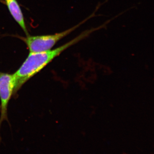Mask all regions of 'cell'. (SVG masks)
I'll return each mask as SVG.
<instances>
[{
	"mask_svg": "<svg viewBox=\"0 0 154 154\" xmlns=\"http://www.w3.org/2000/svg\"><path fill=\"white\" fill-rule=\"evenodd\" d=\"M105 27V24H103L99 27L85 30L70 41L54 49L42 52H30L22 65L13 74L15 83L14 94H17L28 80L42 70L65 50L88 37L91 33Z\"/></svg>",
	"mask_w": 154,
	"mask_h": 154,
	"instance_id": "obj_1",
	"label": "cell"
},
{
	"mask_svg": "<svg viewBox=\"0 0 154 154\" xmlns=\"http://www.w3.org/2000/svg\"><path fill=\"white\" fill-rule=\"evenodd\" d=\"M99 8V6H97L94 13L90 16L73 27L62 32L48 35L38 36H30L28 35L26 37H21V38L27 45L30 52H42L49 50L52 49L61 39L70 34L91 18L96 17V12Z\"/></svg>",
	"mask_w": 154,
	"mask_h": 154,
	"instance_id": "obj_2",
	"label": "cell"
},
{
	"mask_svg": "<svg viewBox=\"0 0 154 154\" xmlns=\"http://www.w3.org/2000/svg\"><path fill=\"white\" fill-rule=\"evenodd\" d=\"M15 85L14 75L0 72V128L3 122L8 121V106L14 94Z\"/></svg>",
	"mask_w": 154,
	"mask_h": 154,
	"instance_id": "obj_3",
	"label": "cell"
},
{
	"mask_svg": "<svg viewBox=\"0 0 154 154\" xmlns=\"http://www.w3.org/2000/svg\"><path fill=\"white\" fill-rule=\"evenodd\" d=\"M5 1L9 12L15 21L25 32L26 36L29 35L23 13L17 0Z\"/></svg>",
	"mask_w": 154,
	"mask_h": 154,
	"instance_id": "obj_4",
	"label": "cell"
}]
</instances>
